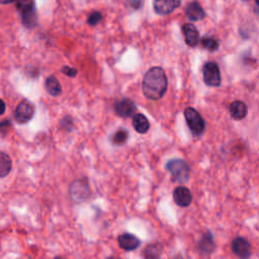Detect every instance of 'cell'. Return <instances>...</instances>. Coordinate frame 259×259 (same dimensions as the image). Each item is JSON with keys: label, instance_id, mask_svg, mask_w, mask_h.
<instances>
[{"label": "cell", "instance_id": "7402d4cb", "mask_svg": "<svg viewBox=\"0 0 259 259\" xmlns=\"http://www.w3.org/2000/svg\"><path fill=\"white\" fill-rule=\"evenodd\" d=\"M214 246H215V244H214V241H212V235L208 234V235L204 236V238L202 239V242H201V248H202L203 252H207V253L212 252Z\"/></svg>", "mask_w": 259, "mask_h": 259}, {"label": "cell", "instance_id": "d6986e66", "mask_svg": "<svg viewBox=\"0 0 259 259\" xmlns=\"http://www.w3.org/2000/svg\"><path fill=\"white\" fill-rule=\"evenodd\" d=\"M128 138H129L128 131H126L124 129H120L114 134V136L112 137V142L115 145L120 146V145H123L127 142Z\"/></svg>", "mask_w": 259, "mask_h": 259}, {"label": "cell", "instance_id": "6da1fadb", "mask_svg": "<svg viewBox=\"0 0 259 259\" xmlns=\"http://www.w3.org/2000/svg\"><path fill=\"white\" fill-rule=\"evenodd\" d=\"M168 87V80L161 67H153L147 71L143 79V94L152 100H158L164 96Z\"/></svg>", "mask_w": 259, "mask_h": 259}, {"label": "cell", "instance_id": "9c48e42d", "mask_svg": "<svg viewBox=\"0 0 259 259\" xmlns=\"http://www.w3.org/2000/svg\"><path fill=\"white\" fill-rule=\"evenodd\" d=\"M137 108L136 104L133 100L130 98H124L119 101H118L115 105V112L116 114L120 118H130L132 117Z\"/></svg>", "mask_w": 259, "mask_h": 259}, {"label": "cell", "instance_id": "ac0fdd59", "mask_svg": "<svg viewBox=\"0 0 259 259\" xmlns=\"http://www.w3.org/2000/svg\"><path fill=\"white\" fill-rule=\"evenodd\" d=\"M11 168V158L6 153H4V152H0V178L7 176L10 173Z\"/></svg>", "mask_w": 259, "mask_h": 259}, {"label": "cell", "instance_id": "277c9868", "mask_svg": "<svg viewBox=\"0 0 259 259\" xmlns=\"http://www.w3.org/2000/svg\"><path fill=\"white\" fill-rule=\"evenodd\" d=\"M185 118L190 131L196 135L200 136L205 131V120L203 117L199 114L196 110L192 108H188L185 111Z\"/></svg>", "mask_w": 259, "mask_h": 259}, {"label": "cell", "instance_id": "44dd1931", "mask_svg": "<svg viewBox=\"0 0 259 259\" xmlns=\"http://www.w3.org/2000/svg\"><path fill=\"white\" fill-rule=\"evenodd\" d=\"M160 254H161V250L157 244L149 245L144 250V256L146 258H158L160 257Z\"/></svg>", "mask_w": 259, "mask_h": 259}, {"label": "cell", "instance_id": "3957f363", "mask_svg": "<svg viewBox=\"0 0 259 259\" xmlns=\"http://www.w3.org/2000/svg\"><path fill=\"white\" fill-rule=\"evenodd\" d=\"M90 188L86 179H77L69 188V194L71 199L77 204H81L89 199L90 196Z\"/></svg>", "mask_w": 259, "mask_h": 259}, {"label": "cell", "instance_id": "9a60e30c", "mask_svg": "<svg viewBox=\"0 0 259 259\" xmlns=\"http://www.w3.org/2000/svg\"><path fill=\"white\" fill-rule=\"evenodd\" d=\"M248 109L247 105L240 100H235L230 105V114L236 120H241L247 116Z\"/></svg>", "mask_w": 259, "mask_h": 259}, {"label": "cell", "instance_id": "603a6c76", "mask_svg": "<svg viewBox=\"0 0 259 259\" xmlns=\"http://www.w3.org/2000/svg\"><path fill=\"white\" fill-rule=\"evenodd\" d=\"M101 20H102V14L98 11H94L89 14L87 23L90 25H96L101 22Z\"/></svg>", "mask_w": 259, "mask_h": 259}, {"label": "cell", "instance_id": "8992f818", "mask_svg": "<svg viewBox=\"0 0 259 259\" xmlns=\"http://www.w3.org/2000/svg\"><path fill=\"white\" fill-rule=\"evenodd\" d=\"M204 81L207 85L212 87H218L221 85L220 68L216 62H208L203 68Z\"/></svg>", "mask_w": 259, "mask_h": 259}, {"label": "cell", "instance_id": "e0dca14e", "mask_svg": "<svg viewBox=\"0 0 259 259\" xmlns=\"http://www.w3.org/2000/svg\"><path fill=\"white\" fill-rule=\"evenodd\" d=\"M45 86L48 91V94L52 96H59L61 93H62V87H61L59 80L55 76H50V77L46 79Z\"/></svg>", "mask_w": 259, "mask_h": 259}, {"label": "cell", "instance_id": "5bb4252c", "mask_svg": "<svg viewBox=\"0 0 259 259\" xmlns=\"http://www.w3.org/2000/svg\"><path fill=\"white\" fill-rule=\"evenodd\" d=\"M186 14L188 20L192 22H200L205 19V11L199 2H190L186 8Z\"/></svg>", "mask_w": 259, "mask_h": 259}, {"label": "cell", "instance_id": "5b68a950", "mask_svg": "<svg viewBox=\"0 0 259 259\" xmlns=\"http://www.w3.org/2000/svg\"><path fill=\"white\" fill-rule=\"evenodd\" d=\"M35 116V106L34 104L24 99L20 102L18 108L14 112V119L19 124H26Z\"/></svg>", "mask_w": 259, "mask_h": 259}, {"label": "cell", "instance_id": "8fae6325", "mask_svg": "<svg viewBox=\"0 0 259 259\" xmlns=\"http://www.w3.org/2000/svg\"><path fill=\"white\" fill-rule=\"evenodd\" d=\"M118 245L119 247L125 250V251H133L136 250L137 248H139L141 242L140 240L137 238L135 235L130 234V233H124L121 234L118 239Z\"/></svg>", "mask_w": 259, "mask_h": 259}, {"label": "cell", "instance_id": "d4e9b609", "mask_svg": "<svg viewBox=\"0 0 259 259\" xmlns=\"http://www.w3.org/2000/svg\"><path fill=\"white\" fill-rule=\"evenodd\" d=\"M61 125H62V127L66 130L70 129L69 126H72L73 125V120L71 118V117H65L62 120H61Z\"/></svg>", "mask_w": 259, "mask_h": 259}, {"label": "cell", "instance_id": "ba28073f", "mask_svg": "<svg viewBox=\"0 0 259 259\" xmlns=\"http://www.w3.org/2000/svg\"><path fill=\"white\" fill-rule=\"evenodd\" d=\"M181 4V0H154V10L160 15L172 13Z\"/></svg>", "mask_w": 259, "mask_h": 259}, {"label": "cell", "instance_id": "4316f807", "mask_svg": "<svg viewBox=\"0 0 259 259\" xmlns=\"http://www.w3.org/2000/svg\"><path fill=\"white\" fill-rule=\"evenodd\" d=\"M5 111H6V104L2 99H0V116L3 115Z\"/></svg>", "mask_w": 259, "mask_h": 259}, {"label": "cell", "instance_id": "cb8c5ba5", "mask_svg": "<svg viewBox=\"0 0 259 259\" xmlns=\"http://www.w3.org/2000/svg\"><path fill=\"white\" fill-rule=\"evenodd\" d=\"M61 71H62V73H64L66 76H68V77H72V78L75 77V76L78 73L75 68H72L69 66H64Z\"/></svg>", "mask_w": 259, "mask_h": 259}, {"label": "cell", "instance_id": "ffe728a7", "mask_svg": "<svg viewBox=\"0 0 259 259\" xmlns=\"http://www.w3.org/2000/svg\"><path fill=\"white\" fill-rule=\"evenodd\" d=\"M202 47L210 52H215L219 48V42L214 38L206 37L202 40Z\"/></svg>", "mask_w": 259, "mask_h": 259}, {"label": "cell", "instance_id": "f1b7e54d", "mask_svg": "<svg viewBox=\"0 0 259 259\" xmlns=\"http://www.w3.org/2000/svg\"><path fill=\"white\" fill-rule=\"evenodd\" d=\"M255 2H256V4L259 6V0H255Z\"/></svg>", "mask_w": 259, "mask_h": 259}, {"label": "cell", "instance_id": "7c38bea8", "mask_svg": "<svg viewBox=\"0 0 259 259\" xmlns=\"http://www.w3.org/2000/svg\"><path fill=\"white\" fill-rule=\"evenodd\" d=\"M232 249L233 252L241 258H247L251 254V246L249 242L242 237H238L233 241Z\"/></svg>", "mask_w": 259, "mask_h": 259}, {"label": "cell", "instance_id": "2e32d148", "mask_svg": "<svg viewBox=\"0 0 259 259\" xmlns=\"http://www.w3.org/2000/svg\"><path fill=\"white\" fill-rule=\"evenodd\" d=\"M133 127L138 133L146 134L150 129V123L144 115L136 114L133 117Z\"/></svg>", "mask_w": 259, "mask_h": 259}, {"label": "cell", "instance_id": "30bf717a", "mask_svg": "<svg viewBox=\"0 0 259 259\" xmlns=\"http://www.w3.org/2000/svg\"><path fill=\"white\" fill-rule=\"evenodd\" d=\"M173 200L179 207H188L192 201V195L190 190L185 187H178L173 191Z\"/></svg>", "mask_w": 259, "mask_h": 259}, {"label": "cell", "instance_id": "7a4b0ae2", "mask_svg": "<svg viewBox=\"0 0 259 259\" xmlns=\"http://www.w3.org/2000/svg\"><path fill=\"white\" fill-rule=\"evenodd\" d=\"M166 169L168 170L174 181L186 182L190 173V168L188 162L182 159H172L167 162Z\"/></svg>", "mask_w": 259, "mask_h": 259}, {"label": "cell", "instance_id": "52a82bcc", "mask_svg": "<svg viewBox=\"0 0 259 259\" xmlns=\"http://www.w3.org/2000/svg\"><path fill=\"white\" fill-rule=\"evenodd\" d=\"M17 8L22 15L23 23H33L37 20L34 0H17Z\"/></svg>", "mask_w": 259, "mask_h": 259}, {"label": "cell", "instance_id": "4fadbf2b", "mask_svg": "<svg viewBox=\"0 0 259 259\" xmlns=\"http://www.w3.org/2000/svg\"><path fill=\"white\" fill-rule=\"evenodd\" d=\"M182 33H184L187 45L189 47H195L200 42V33L197 28L191 24H186L182 26Z\"/></svg>", "mask_w": 259, "mask_h": 259}, {"label": "cell", "instance_id": "484cf974", "mask_svg": "<svg viewBox=\"0 0 259 259\" xmlns=\"http://www.w3.org/2000/svg\"><path fill=\"white\" fill-rule=\"evenodd\" d=\"M129 3L134 9H139L142 6L143 0H129Z\"/></svg>", "mask_w": 259, "mask_h": 259}, {"label": "cell", "instance_id": "83f0119b", "mask_svg": "<svg viewBox=\"0 0 259 259\" xmlns=\"http://www.w3.org/2000/svg\"><path fill=\"white\" fill-rule=\"evenodd\" d=\"M17 1V0H0V3L1 4H8V3H11V2H14Z\"/></svg>", "mask_w": 259, "mask_h": 259}]
</instances>
